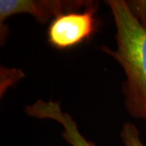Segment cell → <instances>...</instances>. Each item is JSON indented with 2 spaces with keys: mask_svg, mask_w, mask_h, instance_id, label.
<instances>
[{
  "mask_svg": "<svg viewBox=\"0 0 146 146\" xmlns=\"http://www.w3.org/2000/svg\"><path fill=\"white\" fill-rule=\"evenodd\" d=\"M116 27L117 48L102 50L117 60L126 76L123 85L126 108L131 116L145 124L146 29L131 12L123 0H107Z\"/></svg>",
  "mask_w": 146,
  "mask_h": 146,
  "instance_id": "1",
  "label": "cell"
},
{
  "mask_svg": "<svg viewBox=\"0 0 146 146\" xmlns=\"http://www.w3.org/2000/svg\"><path fill=\"white\" fill-rule=\"evenodd\" d=\"M97 9L98 3L94 2L83 11H71L53 19L47 32L49 43L57 49L64 50L88 40L96 31Z\"/></svg>",
  "mask_w": 146,
  "mask_h": 146,
  "instance_id": "2",
  "label": "cell"
},
{
  "mask_svg": "<svg viewBox=\"0 0 146 146\" xmlns=\"http://www.w3.org/2000/svg\"><path fill=\"white\" fill-rule=\"evenodd\" d=\"M94 1H61V0H1L0 22L17 14H29L37 22L45 24L50 19L64 13L86 8Z\"/></svg>",
  "mask_w": 146,
  "mask_h": 146,
  "instance_id": "3",
  "label": "cell"
},
{
  "mask_svg": "<svg viewBox=\"0 0 146 146\" xmlns=\"http://www.w3.org/2000/svg\"><path fill=\"white\" fill-rule=\"evenodd\" d=\"M28 115L41 119H51L63 126L62 136L72 146H96L80 133L76 121L68 113L63 112L58 102L37 100L25 108Z\"/></svg>",
  "mask_w": 146,
  "mask_h": 146,
  "instance_id": "4",
  "label": "cell"
},
{
  "mask_svg": "<svg viewBox=\"0 0 146 146\" xmlns=\"http://www.w3.org/2000/svg\"><path fill=\"white\" fill-rule=\"evenodd\" d=\"M120 136L125 146H145L141 140L139 131L131 123L123 126Z\"/></svg>",
  "mask_w": 146,
  "mask_h": 146,
  "instance_id": "5",
  "label": "cell"
},
{
  "mask_svg": "<svg viewBox=\"0 0 146 146\" xmlns=\"http://www.w3.org/2000/svg\"><path fill=\"white\" fill-rule=\"evenodd\" d=\"M126 3L133 16L146 29V0H128Z\"/></svg>",
  "mask_w": 146,
  "mask_h": 146,
  "instance_id": "6",
  "label": "cell"
}]
</instances>
